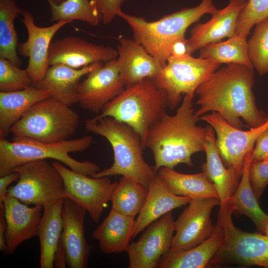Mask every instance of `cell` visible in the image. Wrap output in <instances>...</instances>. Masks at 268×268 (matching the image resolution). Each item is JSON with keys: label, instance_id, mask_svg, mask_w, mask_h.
Wrapping results in <instances>:
<instances>
[{"label": "cell", "instance_id": "6da1fadb", "mask_svg": "<svg viewBox=\"0 0 268 268\" xmlns=\"http://www.w3.org/2000/svg\"><path fill=\"white\" fill-rule=\"evenodd\" d=\"M254 68L230 64L212 73L197 88L199 118L209 112L218 113L230 125L242 129L244 121L250 128L258 127L267 114L258 108L253 91Z\"/></svg>", "mask_w": 268, "mask_h": 268}, {"label": "cell", "instance_id": "7a4b0ae2", "mask_svg": "<svg viewBox=\"0 0 268 268\" xmlns=\"http://www.w3.org/2000/svg\"><path fill=\"white\" fill-rule=\"evenodd\" d=\"M194 97L185 95L175 114L165 112L148 131L145 147L152 152L157 171L161 167L174 169L182 163L193 167L192 155L204 152L208 126L198 125Z\"/></svg>", "mask_w": 268, "mask_h": 268}, {"label": "cell", "instance_id": "3957f363", "mask_svg": "<svg viewBox=\"0 0 268 268\" xmlns=\"http://www.w3.org/2000/svg\"><path fill=\"white\" fill-rule=\"evenodd\" d=\"M84 124L87 132L106 138L114 153L112 166L91 177L121 175L134 180L148 189L157 171L144 159V148L139 134L129 125L111 117H95L85 121Z\"/></svg>", "mask_w": 268, "mask_h": 268}, {"label": "cell", "instance_id": "277c9868", "mask_svg": "<svg viewBox=\"0 0 268 268\" xmlns=\"http://www.w3.org/2000/svg\"><path fill=\"white\" fill-rule=\"evenodd\" d=\"M217 10L212 0H202L197 6L184 8L156 21H148L143 17L128 14L123 11L118 16L128 23L134 38L164 67L171 56L173 43L185 37L188 28L198 23L203 15H213Z\"/></svg>", "mask_w": 268, "mask_h": 268}, {"label": "cell", "instance_id": "5b68a950", "mask_svg": "<svg viewBox=\"0 0 268 268\" xmlns=\"http://www.w3.org/2000/svg\"><path fill=\"white\" fill-rule=\"evenodd\" d=\"M92 141L90 135L57 143H46L21 137H13L10 141L5 137H0V176L12 172L24 163L47 159H55L74 171L91 176L100 171L99 166L89 161L76 160L69 153L86 150Z\"/></svg>", "mask_w": 268, "mask_h": 268}, {"label": "cell", "instance_id": "8992f818", "mask_svg": "<svg viewBox=\"0 0 268 268\" xmlns=\"http://www.w3.org/2000/svg\"><path fill=\"white\" fill-rule=\"evenodd\" d=\"M166 97L153 78H146L127 86L107 104L96 118L111 117L133 128L143 146L151 126L166 112Z\"/></svg>", "mask_w": 268, "mask_h": 268}, {"label": "cell", "instance_id": "52a82bcc", "mask_svg": "<svg viewBox=\"0 0 268 268\" xmlns=\"http://www.w3.org/2000/svg\"><path fill=\"white\" fill-rule=\"evenodd\" d=\"M79 123L78 114L70 106L53 97L35 104L11 128L14 137L46 143L70 139Z\"/></svg>", "mask_w": 268, "mask_h": 268}, {"label": "cell", "instance_id": "ba28073f", "mask_svg": "<svg viewBox=\"0 0 268 268\" xmlns=\"http://www.w3.org/2000/svg\"><path fill=\"white\" fill-rule=\"evenodd\" d=\"M12 172L19 174V180L8 188L7 197L16 198L28 205H41L43 208L67 198L61 175L46 160L24 163Z\"/></svg>", "mask_w": 268, "mask_h": 268}, {"label": "cell", "instance_id": "9c48e42d", "mask_svg": "<svg viewBox=\"0 0 268 268\" xmlns=\"http://www.w3.org/2000/svg\"><path fill=\"white\" fill-rule=\"evenodd\" d=\"M220 64L187 54L170 56L160 73L153 78L165 93L167 107L176 109L183 95L195 96L198 86L217 70Z\"/></svg>", "mask_w": 268, "mask_h": 268}, {"label": "cell", "instance_id": "30bf717a", "mask_svg": "<svg viewBox=\"0 0 268 268\" xmlns=\"http://www.w3.org/2000/svg\"><path fill=\"white\" fill-rule=\"evenodd\" d=\"M200 120L213 128L216 134V146L223 162L227 167H233L241 178L246 154L253 149L257 138L268 127V113L263 124L246 131L231 126L214 112L200 117Z\"/></svg>", "mask_w": 268, "mask_h": 268}, {"label": "cell", "instance_id": "8fae6325", "mask_svg": "<svg viewBox=\"0 0 268 268\" xmlns=\"http://www.w3.org/2000/svg\"><path fill=\"white\" fill-rule=\"evenodd\" d=\"M52 164L63 178L67 198L84 207L93 221L97 223L118 182H112L110 177H89L58 161Z\"/></svg>", "mask_w": 268, "mask_h": 268}, {"label": "cell", "instance_id": "7c38bea8", "mask_svg": "<svg viewBox=\"0 0 268 268\" xmlns=\"http://www.w3.org/2000/svg\"><path fill=\"white\" fill-rule=\"evenodd\" d=\"M179 215L175 224V234L169 251L177 252L189 250L207 240L215 226L211 220L212 209L220 205L216 198L192 199Z\"/></svg>", "mask_w": 268, "mask_h": 268}, {"label": "cell", "instance_id": "4fadbf2b", "mask_svg": "<svg viewBox=\"0 0 268 268\" xmlns=\"http://www.w3.org/2000/svg\"><path fill=\"white\" fill-rule=\"evenodd\" d=\"M136 242L131 243L126 252L129 268H155L170 249L175 221L170 211L149 224Z\"/></svg>", "mask_w": 268, "mask_h": 268}, {"label": "cell", "instance_id": "5bb4252c", "mask_svg": "<svg viewBox=\"0 0 268 268\" xmlns=\"http://www.w3.org/2000/svg\"><path fill=\"white\" fill-rule=\"evenodd\" d=\"M102 63L87 74L79 86L80 107L97 114L126 87L120 76L117 59Z\"/></svg>", "mask_w": 268, "mask_h": 268}, {"label": "cell", "instance_id": "9a60e30c", "mask_svg": "<svg viewBox=\"0 0 268 268\" xmlns=\"http://www.w3.org/2000/svg\"><path fill=\"white\" fill-rule=\"evenodd\" d=\"M21 15L28 38L26 41L19 43L17 51L19 55L28 58L26 69L35 85L44 77L49 67L48 53L53 37L68 22L59 21L51 26L40 27L35 24L34 15L30 11L24 10Z\"/></svg>", "mask_w": 268, "mask_h": 268}, {"label": "cell", "instance_id": "2e32d148", "mask_svg": "<svg viewBox=\"0 0 268 268\" xmlns=\"http://www.w3.org/2000/svg\"><path fill=\"white\" fill-rule=\"evenodd\" d=\"M112 47L68 36L52 41L48 53L49 66L63 64L80 68L97 63H107L118 58Z\"/></svg>", "mask_w": 268, "mask_h": 268}, {"label": "cell", "instance_id": "e0dca14e", "mask_svg": "<svg viewBox=\"0 0 268 268\" xmlns=\"http://www.w3.org/2000/svg\"><path fill=\"white\" fill-rule=\"evenodd\" d=\"M86 211L72 200L64 199L61 239L66 251L67 265L69 268H86L88 266L93 245L87 242L84 234Z\"/></svg>", "mask_w": 268, "mask_h": 268}, {"label": "cell", "instance_id": "ac0fdd59", "mask_svg": "<svg viewBox=\"0 0 268 268\" xmlns=\"http://www.w3.org/2000/svg\"><path fill=\"white\" fill-rule=\"evenodd\" d=\"M247 0H230L224 8L218 10L212 18L203 23H197L187 39L188 54L191 55L209 44L220 42L235 34L238 16Z\"/></svg>", "mask_w": 268, "mask_h": 268}, {"label": "cell", "instance_id": "d6986e66", "mask_svg": "<svg viewBox=\"0 0 268 268\" xmlns=\"http://www.w3.org/2000/svg\"><path fill=\"white\" fill-rule=\"evenodd\" d=\"M3 203L6 221L5 255H12L22 243L37 235L43 207H29L17 198L10 197H6Z\"/></svg>", "mask_w": 268, "mask_h": 268}, {"label": "cell", "instance_id": "ffe728a7", "mask_svg": "<svg viewBox=\"0 0 268 268\" xmlns=\"http://www.w3.org/2000/svg\"><path fill=\"white\" fill-rule=\"evenodd\" d=\"M118 40L117 59L126 87L159 75L163 67L141 44L134 38L121 37Z\"/></svg>", "mask_w": 268, "mask_h": 268}, {"label": "cell", "instance_id": "44dd1931", "mask_svg": "<svg viewBox=\"0 0 268 268\" xmlns=\"http://www.w3.org/2000/svg\"><path fill=\"white\" fill-rule=\"evenodd\" d=\"M100 63H95L80 68H72L63 64L50 66L44 77L34 86L49 91L52 97L71 106L79 102V86L81 78Z\"/></svg>", "mask_w": 268, "mask_h": 268}, {"label": "cell", "instance_id": "7402d4cb", "mask_svg": "<svg viewBox=\"0 0 268 268\" xmlns=\"http://www.w3.org/2000/svg\"><path fill=\"white\" fill-rule=\"evenodd\" d=\"M145 203L135 220L132 237L173 209L189 204L192 199L172 193L157 174L150 182Z\"/></svg>", "mask_w": 268, "mask_h": 268}, {"label": "cell", "instance_id": "603a6c76", "mask_svg": "<svg viewBox=\"0 0 268 268\" xmlns=\"http://www.w3.org/2000/svg\"><path fill=\"white\" fill-rule=\"evenodd\" d=\"M213 128L208 126V133L204 143L206 162L201 168L214 184L220 201V208L229 205L230 199L239 185V178L235 169L226 167L220 156Z\"/></svg>", "mask_w": 268, "mask_h": 268}, {"label": "cell", "instance_id": "cb8c5ba5", "mask_svg": "<svg viewBox=\"0 0 268 268\" xmlns=\"http://www.w3.org/2000/svg\"><path fill=\"white\" fill-rule=\"evenodd\" d=\"M214 230L205 241L189 250L171 252L164 255L157 268H204L223 244L225 232L221 222L217 218Z\"/></svg>", "mask_w": 268, "mask_h": 268}, {"label": "cell", "instance_id": "d4e9b609", "mask_svg": "<svg viewBox=\"0 0 268 268\" xmlns=\"http://www.w3.org/2000/svg\"><path fill=\"white\" fill-rule=\"evenodd\" d=\"M51 97L49 91L35 86L15 91H0V137H5L35 104Z\"/></svg>", "mask_w": 268, "mask_h": 268}, {"label": "cell", "instance_id": "484cf974", "mask_svg": "<svg viewBox=\"0 0 268 268\" xmlns=\"http://www.w3.org/2000/svg\"><path fill=\"white\" fill-rule=\"evenodd\" d=\"M134 217L124 215L111 209L108 215L93 231L92 237L99 242L106 254L126 251L131 243L135 225Z\"/></svg>", "mask_w": 268, "mask_h": 268}, {"label": "cell", "instance_id": "4316f807", "mask_svg": "<svg viewBox=\"0 0 268 268\" xmlns=\"http://www.w3.org/2000/svg\"><path fill=\"white\" fill-rule=\"evenodd\" d=\"M64 199L44 207L37 235L40 244L41 268L54 267V256L63 229L62 207Z\"/></svg>", "mask_w": 268, "mask_h": 268}, {"label": "cell", "instance_id": "83f0119b", "mask_svg": "<svg viewBox=\"0 0 268 268\" xmlns=\"http://www.w3.org/2000/svg\"><path fill=\"white\" fill-rule=\"evenodd\" d=\"M157 174L169 190L176 195L192 199H219L214 184L203 172L188 174L178 172L174 169L161 167L157 170Z\"/></svg>", "mask_w": 268, "mask_h": 268}, {"label": "cell", "instance_id": "f1b7e54d", "mask_svg": "<svg viewBox=\"0 0 268 268\" xmlns=\"http://www.w3.org/2000/svg\"><path fill=\"white\" fill-rule=\"evenodd\" d=\"M246 154L240 182L230 199L229 204L233 212L244 215L254 223L259 231L267 219L268 214L261 208L253 191L249 179V167L252 160V152Z\"/></svg>", "mask_w": 268, "mask_h": 268}, {"label": "cell", "instance_id": "f546056e", "mask_svg": "<svg viewBox=\"0 0 268 268\" xmlns=\"http://www.w3.org/2000/svg\"><path fill=\"white\" fill-rule=\"evenodd\" d=\"M24 10L14 0H0V58L7 59L19 67L22 61L17 51L19 39L14 22Z\"/></svg>", "mask_w": 268, "mask_h": 268}, {"label": "cell", "instance_id": "4dcf8cb0", "mask_svg": "<svg viewBox=\"0 0 268 268\" xmlns=\"http://www.w3.org/2000/svg\"><path fill=\"white\" fill-rule=\"evenodd\" d=\"M199 50V57L219 64H237L254 68L248 56L247 37L235 34L226 41L209 44Z\"/></svg>", "mask_w": 268, "mask_h": 268}, {"label": "cell", "instance_id": "1f68e13d", "mask_svg": "<svg viewBox=\"0 0 268 268\" xmlns=\"http://www.w3.org/2000/svg\"><path fill=\"white\" fill-rule=\"evenodd\" d=\"M148 189L134 180L122 176L113 191L112 209L124 215L134 217L142 208Z\"/></svg>", "mask_w": 268, "mask_h": 268}, {"label": "cell", "instance_id": "d6a6232c", "mask_svg": "<svg viewBox=\"0 0 268 268\" xmlns=\"http://www.w3.org/2000/svg\"><path fill=\"white\" fill-rule=\"evenodd\" d=\"M46 1L50 9L52 22L65 21L70 23L79 20L93 26L101 22L100 14L90 0H65L59 4L52 0Z\"/></svg>", "mask_w": 268, "mask_h": 268}, {"label": "cell", "instance_id": "836d02e7", "mask_svg": "<svg viewBox=\"0 0 268 268\" xmlns=\"http://www.w3.org/2000/svg\"><path fill=\"white\" fill-rule=\"evenodd\" d=\"M249 58L260 75L268 72V18L255 25L248 42Z\"/></svg>", "mask_w": 268, "mask_h": 268}, {"label": "cell", "instance_id": "e575fe53", "mask_svg": "<svg viewBox=\"0 0 268 268\" xmlns=\"http://www.w3.org/2000/svg\"><path fill=\"white\" fill-rule=\"evenodd\" d=\"M33 86L26 69H20L9 60L0 58V91H15Z\"/></svg>", "mask_w": 268, "mask_h": 268}, {"label": "cell", "instance_id": "d590c367", "mask_svg": "<svg viewBox=\"0 0 268 268\" xmlns=\"http://www.w3.org/2000/svg\"><path fill=\"white\" fill-rule=\"evenodd\" d=\"M267 18L268 0H248L238 16L235 34L247 37L253 26Z\"/></svg>", "mask_w": 268, "mask_h": 268}, {"label": "cell", "instance_id": "8d00e7d4", "mask_svg": "<svg viewBox=\"0 0 268 268\" xmlns=\"http://www.w3.org/2000/svg\"><path fill=\"white\" fill-rule=\"evenodd\" d=\"M249 174L253 191L259 201L268 185V159L252 160Z\"/></svg>", "mask_w": 268, "mask_h": 268}, {"label": "cell", "instance_id": "74e56055", "mask_svg": "<svg viewBox=\"0 0 268 268\" xmlns=\"http://www.w3.org/2000/svg\"><path fill=\"white\" fill-rule=\"evenodd\" d=\"M101 15V22L111 23L121 11V6L125 0H90Z\"/></svg>", "mask_w": 268, "mask_h": 268}, {"label": "cell", "instance_id": "f35d334b", "mask_svg": "<svg viewBox=\"0 0 268 268\" xmlns=\"http://www.w3.org/2000/svg\"><path fill=\"white\" fill-rule=\"evenodd\" d=\"M252 160L268 159V127L257 139L252 152Z\"/></svg>", "mask_w": 268, "mask_h": 268}, {"label": "cell", "instance_id": "ab89813d", "mask_svg": "<svg viewBox=\"0 0 268 268\" xmlns=\"http://www.w3.org/2000/svg\"><path fill=\"white\" fill-rule=\"evenodd\" d=\"M19 175L16 172H12L0 178V203H3L7 197V187L13 182L19 179Z\"/></svg>", "mask_w": 268, "mask_h": 268}, {"label": "cell", "instance_id": "60d3db41", "mask_svg": "<svg viewBox=\"0 0 268 268\" xmlns=\"http://www.w3.org/2000/svg\"><path fill=\"white\" fill-rule=\"evenodd\" d=\"M6 229L5 207L3 203H0V250L5 254L7 247L5 243V233Z\"/></svg>", "mask_w": 268, "mask_h": 268}, {"label": "cell", "instance_id": "b9f144b4", "mask_svg": "<svg viewBox=\"0 0 268 268\" xmlns=\"http://www.w3.org/2000/svg\"><path fill=\"white\" fill-rule=\"evenodd\" d=\"M66 253L61 237L55 254L54 267L58 268H66Z\"/></svg>", "mask_w": 268, "mask_h": 268}, {"label": "cell", "instance_id": "7bdbcfd3", "mask_svg": "<svg viewBox=\"0 0 268 268\" xmlns=\"http://www.w3.org/2000/svg\"><path fill=\"white\" fill-rule=\"evenodd\" d=\"M187 41L185 37L176 40L171 48V56H182L188 54Z\"/></svg>", "mask_w": 268, "mask_h": 268}, {"label": "cell", "instance_id": "ee69618b", "mask_svg": "<svg viewBox=\"0 0 268 268\" xmlns=\"http://www.w3.org/2000/svg\"><path fill=\"white\" fill-rule=\"evenodd\" d=\"M260 232L268 236V216L264 223Z\"/></svg>", "mask_w": 268, "mask_h": 268}, {"label": "cell", "instance_id": "f6af8a7d", "mask_svg": "<svg viewBox=\"0 0 268 268\" xmlns=\"http://www.w3.org/2000/svg\"><path fill=\"white\" fill-rule=\"evenodd\" d=\"M65 0H52V1L57 4H59L63 1H64Z\"/></svg>", "mask_w": 268, "mask_h": 268}]
</instances>
